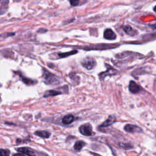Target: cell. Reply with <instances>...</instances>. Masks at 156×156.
<instances>
[{
  "label": "cell",
  "mask_w": 156,
  "mask_h": 156,
  "mask_svg": "<svg viewBox=\"0 0 156 156\" xmlns=\"http://www.w3.org/2000/svg\"><path fill=\"white\" fill-rule=\"evenodd\" d=\"M12 156H26L25 155H24V154L23 153H16V154H14Z\"/></svg>",
  "instance_id": "ac0fdd59"
},
{
  "label": "cell",
  "mask_w": 156,
  "mask_h": 156,
  "mask_svg": "<svg viewBox=\"0 0 156 156\" xmlns=\"http://www.w3.org/2000/svg\"><path fill=\"white\" fill-rule=\"evenodd\" d=\"M74 120V118L72 115H67V116H65L63 118L62 123L65 125L70 124L73 122Z\"/></svg>",
  "instance_id": "9c48e42d"
},
{
  "label": "cell",
  "mask_w": 156,
  "mask_h": 156,
  "mask_svg": "<svg viewBox=\"0 0 156 156\" xmlns=\"http://www.w3.org/2000/svg\"><path fill=\"white\" fill-rule=\"evenodd\" d=\"M17 151L20 153H21L25 155H27L28 156H36L35 152H34L32 149L26 148V147H23V148H19L16 149Z\"/></svg>",
  "instance_id": "5b68a950"
},
{
  "label": "cell",
  "mask_w": 156,
  "mask_h": 156,
  "mask_svg": "<svg viewBox=\"0 0 156 156\" xmlns=\"http://www.w3.org/2000/svg\"><path fill=\"white\" fill-rule=\"evenodd\" d=\"M20 76L21 78L22 81L25 84H27V85H33V84H36L37 82L35 81V80H34L23 77L21 75H20Z\"/></svg>",
  "instance_id": "4fadbf2b"
},
{
  "label": "cell",
  "mask_w": 156,
  "mask_h": 156,
  "mask_svg": "<svg viewBox=\"0 0 156 156\" xmlns=\"http://www.w3.org/2000/svg\"><path fill=\"white\" fill-rule=\"evenodd\" d=\"M77 52H78L77 51L74 50V51H71V52H68V53L59 54V57H61V58H62V57H68V56H70V55L74 54L75 53H77Z\"/></svg>",
  "instance_id": "9a60e30c"
},
{
  "label": "cell",
  "mask_w": 156,
  "mask_h": 156,
  "mask_svg": "<svg viewBox=\"0 0 156 156\" xmlns=\"http://www.w3.org/2000/svg\"><path fill=\"white\" fill-rule=\"evenodd\" d=\"M129 89L131 92L132 93H137L138 92H139L140 90V87L137 83H135L134 81H131L129 86Z\"/></svg>",
  "instance_id": "52a82bcc"
},
{
  "label": "cell",
  "mask_w": 156,
  "mask_h": 156,
  "mask_svg": "<svg viewBox=\"0 0 156 156\" xmlns=\"http://www.w3.org/2000/svg\"><path fill=\"white\" fill-rule=\"evenodd\" d=\"M154 10L155 12H156V6H155V7H154Z\"/></svg>",
  "instance_id": "d6986e66"
},
{
  "label": "cell",
  "mask_w": 156,
  "mask_h": 156,
  "mask_svg": "<svg viewBox=\"0 0 156 156\" xmlns=\"http://www.w3.org/2000/svg\"><path fill=\"white\" fill-rule=\"evenodd\" d=\"M104 37L107 40H115L117 38L116 34L115 32L111 30V29H107L104 32Z\"/></svg>",
  "instance_id": "8992f818"
},
{
  "label": "cell",
  "mask_w": 156,
  "mask_h": 156,
  "mask_svg": "<svg viewBox=\"0 0 156 156\" xmlns=\"http://www.w3.org/2000/svg\"><path fill=\"white\" fill-rule=\"evenodd\" d=\"M43 82L47 85H57L60 83V79L56 75L43 69Z\"/></svg>",
  "instance_id": "6da1fadb"
},
{
  "label": "cell",
  "mask_w": 156,
  "mask_h": 156,
  "mask_svg": "<svg viewBox=\"0 0 156 156\" xmlns=\"http://www.w3.org/2000/svg\"><path fill=\"white\" fill-rule=\"evenodd\" d=\"M124 30L127 34H128L129 35H131V36H134V34L135 33V31L129 25L125 26L124 27Z\"/></svg>",
  "instance_id": "5bb4252c"
},
{
  "label": "cell",
  "mask_w": 156,
  "mask_h": 156,
  "mask_svg": "<svg viewBox=\"0 0 156 156\" xmlns=\"http://www.w3.org/2000/svg\"><path fill=\"white\" fill-rule=\"evenodd\" d=\"M124 131L129 133H140L142 129L139 127L134 124H127L124 126Z\"/></svg>",
  "instance_id": "277c9868"
},
{
  "label": "cell",
  "mask_w": 156,
  "mask_h": 156,
  "mask_svg": "<svg viewBox=\"0 0 156 156\" xmlns=\"http://www.w3.org/2000/svg\"><path fill=\"white\" fill-rule=\"evenodd\" d=\"M10 151L8 149H0V156H9Z\"/></svg>",
  "instance_id": "2e32d148"
},
{
  "label": "cell",
  "mask_w": 156,
  "mask_h": 156,
  "mask_svg": "<svg viewBox=\"0 0 156 156\" xmlns=\"http://www.w3.org/2000/svg\"><path fill=\"white\" fill-rule=\"evenodd\" d=\"M34 134L37 136H39L42 138H49L51 135V134L49 132L46 131H38L35 132Z\"/></svg>",
  "instance_id": "30bf717a"
},
{
  "label": "cell",
  "mask_w": 156,
  "mask_h": 156,
  "mask_svg": "<svg viewBox=\"0 0 156 156\" xmlns=\"http://www.w3.org/2000/svg\"><path fill=\"white\" fill-rule=\"evenodd\" d=\"M62 93L61 91H59L56 90H50L45 92L44 94V97H49V96H54L56 95H58Z\"/></svg>",
  "instance_id": "8fae6325"
},
{
  "label": "cell",
  "mask_w": 156,
  "mask_h": 156,
  "mask_svg": "<svg viewBox=\"0 0 156 156\" xmlns=\"http://www.w3.org/2000/svg\"><path fill=\"white\" fill-rule=\"evenodd\" d=\"M85 145V143L83 141H78L75 143L74 145V149L77 151H79Z\"/></svg>",
  "instance_id": "7c38bea8"
},
{
  "label": "cell",
  "mask_w": 156,
  "mask_h": 156,
  "mask_svg": "<svg viewBox=\"0 0 156 156\" xmlns=\"http://www.w3.org/2000/svg\"><path fill=\"white\" fill-rule=\"evenodd\" d=\"M79 132L81 134L85 136H91L93 135V131H92V127L89 123L84 124L80 126Z\"/></svg>",
  "instance_id": "3957f363"
},
{
  "label": "cell",
  "mask_w": 156,
  "mask_h": 156,
  "mask_svg": "<svg viewBox=\"0 0 156 156\" xmlns=\"http://www.w3.org/2000/svg\"><path fill=\"white\" fill-rule=\"evenodd\" d=\"M72 6H76L79 3V0H68Z\"/></svg>",
  "instance_id": "e0dca14e"
},
{
  "label": "cell",
  "mask_w": 156,
  "mask_h": 156,
  "mask_svg": "<svg viewBox=\"0 0 156 156\" xmlns=\"http://www.w3.org/2000/svg\"><path fill=\"white\" fill-rule=\"evenodd\" d=\"M115 122V118H114V117L109 116V118L107 119V120H106L101 125V127H102V128H106V127L112 125Z\"/></svg>",
  "instance_id": "ba28073f"
},
{
  "label": "cell",
  "mask_w": 156,
  "mask_h": 156,
  "mask_svg": "<svg viewBox=\"0 0 156 156\" xmlns=\"http://www.w3.org/2000/svg\"><path fill=\"white\" fill-rule=\"evenodd\" d=\"M0 14H1V10H0Z\"/></svg>",
  "instance_id": "ffe728a7"
},
{
  "label": "cell",
  "mask_w": 156,
  "mask_h": 156,
  "mask_svg": "<svg viewBox=\"0 0 156 156\" xmlns=\"http://www.w3.org/2000/svg\"><path fill=\"white\" fill-rule=\"evenodd\" d=\"M81 64L87 70H91L92 68L95 67L96 65V62L92 57H87L81 61Z\"/></svg>",
  "instance_id": "7a4b0ae2"
}]
</instances>
